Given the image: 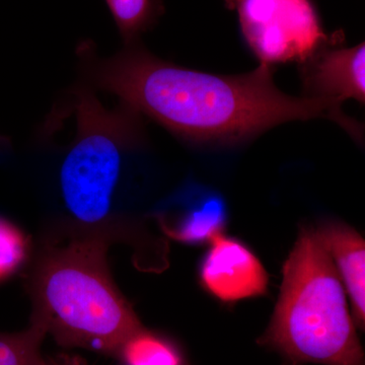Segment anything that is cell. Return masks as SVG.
I'll return each instance as SVG.
<instances>
[{
  "label": "cell",
  "instance_id": "cell-5",
  "mask_svg": "<svg viewBox=\"0 0 365 365\" xmlns=\"http://www.w3.org/2000/svg\"><path fill=\"white\" fill-rule=\"evenodd\" d=\"M237 11L245 42L261 64L306 61L337 39L327 35L311 0H225Z\"/></svg>",
  "mask_w": 365,
  "mask_h": 365
},
{
  "label": "cell",
  "instance_id": "cell-2",
  "mask_svg": "<svg viewBox=\"0 0 365 365\" xmlns=\"http://www.w3.org/2000/svg\"><path fill=\"white\" fill-rule=\"evenodd\" d=\"M109 241L100 228H86L41 252L29 281L31 322L67 348L117 357L144 327L110 274Z\"/></svg>",
  "mask_w": 365,
  "mask_h": 365
},
{
  "label": "cell",
  "instance_id": "cell-1",
  "mask_svg": "<svg viewBox=\"0 0 365 365\" xmlns=\"http://www.w3.org/2000/svg\"><path fill=\"white\" fill-rule=\"evenodd\" d=\"M78 56L85 85L119 98L182 140L232 145L287 122L328 119L357 143L364 127L341 105L323 98L294 97L274 83L272 66L220 76L178 66L151 54L140 42L101 58L91 41L81 42Z\"/></svg>",
  "mask_w": 365,
  "mask_h": 365
},
{
  "label": "cell",
  "instance_id": "cell-10",
  "mask_svg": "<svg viewBox=\"0 0 365 365\" xmlns=\"http://www.w3.org/2000/svg\"><path fill=\"white\" fill-rule=\"evenodd\" d=\"M124 46L140 42L163 14L162 0H105Z\"/></svg>",
  "mask_w": 365,
  "mask_h": 365
},
{
  "label": "cell",
  "instance_id": "cell-11",
  "mask_svg": "<svg viewBox=\"0 0 365 365\" xmlns=\"http://www.w3.org/2000/svg\"><path fill=\"white\" fill-rule=\"evenodd\" d=\"M117 359L124 365H185L176 346L144 328L124 343Z\"/></svg>",
  "mask_w": 365,
  "mask_h": 365
},
{
  "label": "cell",
  "instance_id": "cell-14",
  "mask_svg": "<svg viewBox=\"0 0 365 365\" xmlns=\"http://www.w3.org/2000/svg\"><path fill=\"white\" fill-rule=\"evenodd\" d=\"M53 365H73V364H53Z\"/></svg>",
  "mask_w": 365,
  "mask_h": 365
},
{
  "label": "cell",
  "instance_id": "cell-3",
  "mask_svg": "<svg viewBox=\"0 0 365 365\" xmlns=\"http://www.w3.org/2000/svg\"><path fill=\"white\" fill-rule=\"evenodd\" d=\"M282 272L279 299L259 342L292 365H364L345 288L317 230H300Z\"/></svg>",
  "mask_w": 365,
  "mask_h": 365
},
{
  "label": "cell",
  "instance_id": "cell-7",
  "mask_svg": "<svg viewBox=\"0 0 365 365\" xmlns=\"http://www.w3.org/2000/svg\"><path fill=\"white\" fill-rule=\"evenodd\" d=\"M344 35L329 43L299 64L304 97L323 98L342 105L365 101V46L343 48Z\"/></svg>",
  "mask_w": 365,
  "mask_h": 365
},
{
  "label": "cell",
  "instance_id": "cell-4",
  "mask_svg": "<svg viewBox=\"0 0 365 365\" xmlns=\"http://www.w3.org/2000/svg\"><path fill=\"white\" fill-rule=\"evenodd\" d=\"M76 132L59 173L69 213L81 227H105L124 163L145 141L143 116L119 103L109 110L90 86L73 90Z\"/></svg>",
  "mask_w": 365,
  "mask_h": 365
},
{
  "label": "cell",
  "instance_id": "cell-8",
  "mask_svg": "<svg viewBox=\"0 0 365 365\" xmlns=\"http://www.w3.org/2000/svg\"><path fill=\"white\" fill-rule=\"evenodd\" d=\"M158 217L172 239L182 244H205L227 227V203L215 189L191 182L170 198Z\"/></svg>",
  "mask_w": 365,
  "mask_h": 365
},
{
  "label": "cell",
  "instance_id": "cell-9",
  "mask_svg": "<svg viewBox=\"0 0 365 365\" xmlns=\"http://www.w3.org/2000/svg\"><path fill=\"white\" fill-rule=\"evenodd\" d=\"M330 255L346 294L349 297L355 322L365 321V244L361 235L344 223H324L317 230Z\"/></svg>",
  "mask_w": 365,
  "mask_h": 365
},
{
  "label": "cell",
  "instance_id": "cell-12",
  "mask_svg": "<svg viewBox=\"0 0 365 365\" xmlns=\"http://www.w3.org/2000/svg\"><path fill=\"white\" fill-rule=\"evenodd\" d=\"M46 336L45 329L35 322L21 332L0 333V365H53L41 353Z\"/></svg>",
  "mask_w": 365,
  "mask_h": 365
},
{
  "label": "cell",
  "instance_id": "cell-6",
  "mask_svg": "<svg viewBox=\"0 0 365 365\" xmlns=\"http://www.w3.org/2000/svg\"><path fill=\"white\" fill-rule=\"evenodd\" d=\"M199 279L206 292L223 302L264 295L269 283L258 257L244 242L222 234L211 240L199 267Z\"/></svg>",
  "mask_w": 365,
  "mask_h": 365
},
{
  "label": "cell",
  "instance_id": "cell-13",
  "mask_svg": "<svg viewBox=\"0 0 365 365\" xmlns=\"http://www.w3.org/2000/svg\"><path fill=\"white\" fill-rule=\"evenodd\" d=\"M28 252L26 235L13 222L0 216V282L18 271Z\"/></svg>",
  "mask_w": 365,
  "mask_h": 365
}]
</instances>
